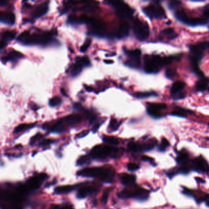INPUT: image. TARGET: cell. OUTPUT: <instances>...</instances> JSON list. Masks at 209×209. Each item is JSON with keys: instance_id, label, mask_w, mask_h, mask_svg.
Returning a JSON list of instances; mask_svg holds the SVG:
<instances>
[{"instance_id": "23", "label": "cell", "mask_w": 209, "mask_h": 209, "mask_svg": "<svg viewBox=\"0 0 209 209\" xmlns=\"http://www.w3.org/2000/svg\"><path fill=\"white\" fill-rule=\"evenodd\" d=\"M130 31V27L126 23H123L119 26L117 33V36L118 38H123L128 36Z\"/></svg>"}, {"instance_id": "6", "label": "cell", "mask_w": 209, "mask_h": 209, "mask_svg": "<svg viewBox=\"0 0 209 209\" xmlns=\"http://www.w3.org/2000/svg\"><path fill=\"white\" fill-rule=\"evenodd\" d=\"M104 3L112 7L122 17H130L134 13L133 9L123 0H104Z\"/></svg>"}, {"instance_id": "43", "label": "cell", "mask_w": 209, "mask_h": 209, "mask_svg": "<svg viewBox=\"0 0 209 209\" xmlns=\"http://www.w3.org/2000/svg\"><path fill=\"white\" fill-rule=\"evenodd\" d=\"M43 136L40 133H37L36 135H35L34 137H33L30 141V144L33 145L34 144L36 143V142L39 140V139H40Z\"/></svg>"}, {"instance_id": "21", "label": "cell", "mask_w": 209, "mask_h": 209, "mask_svg": "<svg viewBox=\"0 0 209 209\" xmlns=\"http://www.w3.org/2000/svg\"><path fill=\"white\" fill-rule=\"evenodd\" d=\"M49 11V6L47 3H43L38 6L33 12V16L34 18H37L45 15Z\"/></svg>"}, {"instance_id": "12", "label": "cell", "mask_w": 209, "mask_h": 209, "mask_svg": "<svg viewBox=\"0 0 209 209\" xmlns=\"http://www.w3.org/2000/svg\"><path fill=\"white\" fill-rule=\"evenodd\" d=\"M90 60L87 56L78 57L76 58L75 63H74L71 68V75L73 77L78 75L82 71L83 68L90 65Z\"/></svg>"}, {"instance_id": "50", "label": "cell", "mask_w": 209, "mask_h": 209, "mask_svg": "<svg viewBox=\"0 0 209 209\" xmlns=\"http://www.w3.org/2000/svg\"><path fill=\"white\" fill-rule=\"evenodd\" d=\"M195 179H196V180L197 182H198L199 183H204V180H203V179H202L201 178H199V177H196V178H195Z\"/></svg>"}, {"instance_id": "36", "label": "cell", "mask_w": 209, "mask_h": 209, "mask_svg": "<svg viewBox=\"0 0 209 209\" xmlns=\"http://www.w3.org/2000/svg\"><path fill=\"white\" fill-rule=\"evenodd\" d=\"M126 53L130 58H139L141 55V51L139 49H135L132 50H126Z\"/></svg>"}, {"instance_id": "17", "label": "cell", "mask_w": 209, "mask_h": 209, "mask_svg": "<svg viewBox=\"0 0 209 209\" xmlns=\"http://www.w3.org/2000/svg\"><path fill=\"white\" fill-rule=\"evenodd\" d=\"M195 112L180 106H176L174 110L171 113V116H176V117L182 118H187L188 114H193Z\"/></svg>"}, {"instance_id": "30", "label": "cell", "mask_w": 209, "mask_h": 209, "mask_svg": "<svg viewBox=\"0 0 209 209\" xmlns=\"http://www.w3.org/2000/svg\"><path fill=\"white\" fill-rule=\"evenodd\" d=\"M157 94L155 92L150 91V92H136L134 94V96L138 99H144L153 96H157Z\"/></svg>"}, {"instance_id": "37", "label": "cell", "mask_w": 209, "mask_h": 209, "mask_svg": "<svg viewBox=\"0 0 209 209\" xmlns=\"http://www.w3.org/2000/svg\"><path fill=\"white\" fill-rule=\"evenodd\" d=\"M89 162H90V157L87 155H83L80 157L78 160H77V165L80 166L84 165L89 163Z\"/></svg>"}, {"instance_id": "25", "label": "cell", "mask_w": 209, "mask_h": 209, "mask_svg": "<svg viewBox=\"0 0 209 209\" xmlns=\"http://www.w3.org/2000/svg\"><path fill=\"white\" fill-rule=\"evenodd\" d=\"M75 188V186L73 185H64V186H61V187H58L55 188V192L57 194L62 195V194H67L70 192H72Z\"/></svg>"}, {"instance_id": "9", "label": "cell", "mask_w": 209, "mask_h": 209, "mask_svg": "<svg viewBox=\"0 0 209 209\" xmlns=\"http://www.w3.org/2000/svg\"><path fill=\"white\" fill-rule=\"evenodd\" d=\"M190 168L200 173H209V164L202 155H199L191 161Z\"/></svg>"}, {"instance_id": "39", "label": "cell", "mask_w": 209, "mask_h": 209, "mask_svg": "<svg viewBox=\"0 0 209 209\" xmlns=\"http://www.w3.org/2000/svg\"><path fill=\"white\" fill-rule=\"evenodd\" d=\"M165 75L169 79H173L177 75V71L174 68H168L165 72Z\"/></svg>"}, {"instance_id": "27", "label": "cell", "mask_w": 209, "mask_h": 209, "mask_svg": "<svg viewBox=\"0 0 209 209\" xmlns=\"http://www.w3.org/2000/svg\"><path fill=\"white\" fill-rule=\"evenodd\" d=\"M136 177L134 175L124 174L121 177V181L124 185H131L135 182Z\"/></svg>"}, {"instance_id": "26", "label": "cell", "mask_w": 209, "mask_h": 209, "mask_svg": "<svg viewBox=\"0 0 209 209\" xmlns=\"http://www.w3.org/2000/svg\"><path fill=\"white\" fill-rule=\"evenodd\" d=\"M16 36V32L14 31H5L0 34L1 40L5 42H8L13 40Z\"/></svg>"}, {"instance_id": "40", "label": "cell", "mask_w": 209, "mask_h": 209, "mask_svg": "<svg viewBox=\"0 0 209 209\" xmlns=\"http://www.w3.org/2000/svg\"><path fill=\"white\" fill-rule=\"evenodd\" d=\"M119 126V122L115 119H112L109 122V128L112 130H116Z\"/></svg>"}, {"instance_id": "46", "label": "cell", "mask_w": 209, "mask_h": 209, "mask_svg": "<svg viewBox=\"0 0 209 209\" xmlns=\"http://www.w3.org/2000/svg\"><path fill=\"white\" fill-rule=\"evenodd\" d=\"M108 196H109V193L108 192H105L104 194L103 195V196H102V202L104 204L106 203V202L108 201Z\"/></svg>"}, {"instance_id": "52", "label": "cell", "mask_w": 209, "mask_h": 209, "mask_svg": "<svg viewBox=\"0 0 209 209\" xmlns=\"http://www.w3.org/2000/svg\"><path fill=\"white\" fill-rule=\"evenodd\" d=\"M6 209H20V208H19V207H17V206H14V207H11V208L8 207V208H6Z\"/></svg>"}, {"instance_id": "56", "label": "cell", "mask_w": 209, "mask_h": 209, "mask_svg": "<svg viewBox=\"0 0 209 209\" xmlns=\"http://www.w3.org/2000/svg\"><path fill=\"white\" fill-rule=\"evenodd\" d=\"M207 91H208V92H209V87H208V89H207Z\"/></svg>"}, {"instance_id": "58", "label": "cell", "mask_w": 209, "mask_h": 209, "mask_svg": "<svg viewBox=\"0 0 209 209\" xmlns=\"http://www.w3.org/2000/svg\"><path fill=\"white\" fill-rule=\"evenodd\" d=\"M208 126H209V122H208Z\"/></svg>"}, {"instance_id": "11", "label": "cell", "mask_w": 209, "mask_h": 209, "mask_svg": "<svg viewBox=\"0 0 209 209\" xmlns=\"http://www.w3.org/2000/svg\"><path fill=\"white\" fill-rule=\"evenodd\" d=\"M149 192L144 189L139 188L134 191L124 190L118 194V197L122 199L135 198L138 199H146L148 198Z\"/></svg>"}, {"instance_id": "53", "label": "cell", "mask_w": 209, "mask_h": 209, "mask_svg": "<svg viewBox=\"0 0 209 209\" xmlns=\"http://www.w3.org/2000/svg\"><path fill=\"white\" fill-rule=\"evenodd\" d=\"M99 127H100V125H97L95 126L94 128H93V130H94H94L96 131V130H98V128H99Z\"/></svg>"}, {"instance_id": "45", "label": "cell", "mask_w": 209, "mask_h": 209, "mask_svg": "<svg viewBox=\"0 0 209 209\" xmlns=\"http://www.w3.org/2000/svg\"><path fill=\"white\" fill-rule=\"evenodd\" d=\"M89 133V130H83V131L79 133L76 136L75 138H83L84 136H86V135H87Z\"/></svg>"}, {"instance_id": "51", "label": "cell", "mask_w": 209, "mask_h": 209, "mask_svg": "<svg viewBox=\"0 0 209 209\" xmlns=\"http://www.w3.org/2000/svg\"><path fill=\"white\" fill-rule=\"evenodd\" d=\"M106 64H112L113 63V61H112V60H105V61H104Z\"/></svg>"}, {"instance_id": "4", "label": "cell", "mask_w": 209, "mask_h": 209, "mask_svg": "<svg viewBox=\"0 0 209 209\" xmlns=\"http://www.w3.org/2000/svg\"><path fill=\"white\" fill-rule=\"evenodd\" d=\"M189 60L192 68L199 67V62L206 52L209 53V41H204L190 46Z\"/></svg>"}, {"instance_id": "42", "label": "cell", "mask_w": 209, "mask_h": 209, "mask_svg": "<svg viewBox=\"0 0 209 209\" xmlns=\"http://www.w3.org/2000/svg\"><path fill=\"white\" fill-rule=\"evenodd\" d=\"M127 169L130 171H135L139 169V166L135 163H128L127 165Z\"/></svg>"}, {"instance_id": "13", "label": "cell", "mask_w": 209, "mask_h": 209, "mask_svg": "<svg viewBox=\"0 0 209 209\" xmlns=\"http://www.w3.org/2000/svg\"><path fill=\"white\" fill-rule=\"evenodd\" d=\"M166 108L167 105L165 103H148L147 111L151 117L155 119H159L163 116V115L161 114V111L163 110H165V109H166Z\"/></svg>"}, {"instance_id": "34", "label": "cell", "mask_w": 209, "mask_h": 209, "mask_svg": "<svg viewBox=\"0 0 209 209\" xmlns=\"http://www.w3.org/2000/svg\"><path fill=\"white\" fill-rule=\"evenodd\" d=\"M170 146V143L169 141L166 138H163L161 139V143L159 146V150L161 152H164L166 150V149Z\"/></svg>"}, {"instance_id": "38", "label": "cell", "mask_w": 209, "mask_h": 209, "mask_svg": "<svg viewBox=\"0 0 209 209\" xmlns=\"http://www.w3.org/2000/svg\"><path fill=\"white\" fill-rule=\"evenodd\" d=\"M62 102L61 99L59 97H54L52 98L50 101H49V105L52 107H55L56 106L59 105H60Z\"/></svg>"}, {"instance_id": "15", "label": "cell", "mask_w": 209, "mask_h": 209, "mask_svg": "<svg viewBox=\"0 0 209 209\" xmlns=\"http://www.w3.org/2000/svg\"><path fill=\"white\" fill-rule=\"evenodd\" d=\"M93 18L86 16H71L68 18L67 22L70 24L80 25V24H90Z\"/></svg>"}, {"instance_id": "35", "label": "cell", "mask_w": 209, "mask_h": 209, "mask_svg": "<svg viewBox=\"0 0 209 209\" xmlns=\"http://www.w3.org/2000/svg\"><path fill=\"white\" fill-rule=\"evenodd\" d=\"M182 3L179 0H169L168 2V5L170 9L175 10L180 6Z\"/></svg>"}, {"instance_id": "14", "label": "cell", "mask_w": 209, "mask_h": 209, "mask_svg": "<svg viewBox=\"0 0 209 209\" xmlns=\"http://www.w3.org/2000/svg\"><path fill=\"white\" fill-rule=\"evenodd\" d=\"M176 161L180 166L189 165L190 160V154L188 152L186 149H183L182 150L177 152Z\"/></svg>"}, {"instance_id": "31", "label": "cell", "mask_w": 209, "mask_h": 209, "mask_svg": "<svg viewBox=\"0 0 209 209\" xmlns=\"http://www.w3.org/2000/svg\"><path fill=\"white\" fill-rule=\"evenodd\" d=\"M34 127H35V124H20L19 125H18L14 130V133L15 134L25 131L26 130H30L32 128H33Z\"/></svg>"}, {"instance_id": "55", "label": "cell", "mask_w": 209, "mask_h": 209, "mask_svg": "<svg viewBox=\"0 0 209 209\" xmlns=\"http://www.w3.org/2000/svg\"><path fill=\"white\" fill-rule=\"evenodd\" d=\"M205 139H206L207 141H209V138H206Z\"/></svg>"}, {"instance_id": "49", "label": "cell", "mask_w": 209, "mask_h": 209, "mask_svg": "<svg viewBox=\"0 0 209 209\" xmlns=\"http://www.w3.org/2000/svg\"><path fill=\"white\" fill-rule=\"evenodd\" d=\"M8 0H0V6H5L7 4Z\"/></svg>"}, {"instance_id": "5", "label": "cell", "mask_w": 209, "mask_h": 209, "mask_svg": "<svg viewBox=\"0 0 209 209\" xmlns=\"http://www.w3.org/2000/svg\"><path fill=\"white\" fill-rule=\"evenodd\" d=\"M121 154L122 152L120 149L105 145H97L90 152V157L98 160H103L109 157H118Z\"/></svg>"}, {"instance_id": "59", "label": "cell", "mask_w": 209, "mask_h": 209, "mask_svg": "<svg viewBox=\"0 0 209 209\" xmlns=\"http://www.w3.org/2000/svg\"><path fill=\"white\" fill-rule=\"evenodd\" d=\"M33 1H34V0H33Z\"/></svg>"}, {"instance_id": "54", "label": "cell", "mask_w": 209, "mask_h": 209, "mask_svg": "<svg viewBox=\"0 0 209 209\" xmlns=\"http://www.w3.org/2000/svg\"><path fill=\"white\" fill-rule=\"evenodd\" d=\"M152 1H154V2H155L156 3H158V2L160 1V0H152Z\"/></svg>"}, {"instance_id": "7", "label": "cell", "mask_w": 209, "mask_h": 209, "mask_svg": "<svg viewBox=\"0 0 209 209\" xmlns=\"http://www.w3.org/2000/svg\"><path fill=\"white\" fill-rule=\"evenodd\" d=\"M133 33L139 41H144L149 36V27L147 23L140 20H136L133 23Z\"/></svg>"}, {"instance_id": "8", "label": "cell", "mask_w": 209, "mask_h": 209, "mask_svg": "<svg viewBox=\"0 0 209 209\" xmlns=\"http://www.w3.org/2000/svg\"><path fill=\"white\" fill-rule=\"evenodd\" d=\"M143 12L150 19H161L166 17L163 8L158 4L147 6L143 9Z\"/></svg>"}, {"instance_id": "1", "label": "cell", "mask_w": 209, "mask_h": 209, "mask_svg": "<svg viewBox=\"0 0 209 209\" xmlns=\"http://www.w3.org/2000/svg\"><path fill=\"white\" fill-rule=\"evenodd\" d=\"M181 57V55L168 57H161L158 55L147 56L144 61V71L148 74H157L162 67L171 64L173 61H179Z\"/></svg>"}, {"instance_id": "2", "label": "cell", "mask_w": 209, "mask_h": 209, "mask_svg": "<svg viewBox=\"0 0 209 209\" xmlns=\"http://www.w3.org/2000/svg\"><path fill=\"white\" fill-rule=\"evenodd\" d=\"M53 35L52 32L31 33L26 31L19 36L17 40L26 45H46L52 42Z\"/></svg>"}, {"instance_id": "41", "label": "cell", "mask_w": 209, "mask_h": 209, "mask_svg": "<svg viewBox=\"0 0 209 209\" xmlns=\"http://www.w3.org/2000/svg\"><path fill=\"white\" fill-rule=\"evenodd\" d=\"M90 43H91V40L89 39H87L84 43V44L81 46L80 48L81 52H85L89 49V47L90 45Z\"/></svg>"}, {"instance_id": "57", "label": "cell", "mask_w": 209, "mask_h": 209, "mask_svg": "<svg viewBox=\"0 0 209 209\" xmlns=\"http://www.w3.org/2000/svg\"><path fill=\"white\" fill-rule=\"evenodd\" d=\"M23 1H24V2H26V1H27V0H23Z\"/></svg>"}, {"instance_id": "22", "label": "cell", "mask_w": 209, "mask_h": 209, "mask_svg": "<svg viewBox=\"0 0 209 209\" xmlns=\"http://www.w3.org/2000/svg\"><path fill=\"white\" fill-rule=\"evenodd\" d=\"M82 118L78 114H72L66 116L62 121L68 124L69 125H75L80 123L81 121Z\"/></svg>"}, {"instance_id": "10", "label": "cell", "mask_w": 209, "mask_h": 209, "mask_svg": "<svg viewBox=\"0 0 209 209\" xmlns=\"http://www.w3.org/2000/svg\"><path fill=\"white\" fill-rule=\"evenodd\" d=\"M186 84L182 81L174 83L170 89V94L172 99L174 100H182L186 97V93L183 91Z\"/></svg>"}, {"instance_id": "28", "label": "cell", "mask_w": 209, "mask_h": 209, "mask_svg": "<svg viewBox=\"0 0 209 209\" xmlns=\"http://www.w3.org/2000/svg\"><path fill=\"white\" fill-rule=\"evenodd\" d=\"M161 36H163L164 37H166L168 39L173 40L176 39L178 35L176 33V31L173 28H166L165 29L160 33Z\"/></svg>"}, {"instance_id": "3", "label": "cell", "mask_w": 209, "mask_h": 209, "mask_svg": "<svg viewBox=\"0 0 209 209\" xmlns=\"http://www.w3.org/2000/svg\"><path fill=\"white\" fill-rule=\"evenodd\" d=\"M79 176L93 177L100 179L105 183H111L114 179V172L112 169L105 167L87 168L77 173Z\"/></svg>"}, {"instance_id": "24", "label": "cell", "mask_w": 209, "mask_h": 209, "mask_svg": "<svg viewBox=\"0 0 209 209\" xmlns=\"http://www.w3.org/2000/svg\"><path fill=\"white\" fill-rule=\"evenodd\" d=\"M49 128L51 132L55 133H62L65 130V127L63 124V121L62 120L56 122Z\"/></svg>"}, {"instance_id": "48", "label": "cell", "mask_w": 209, "mask_h": 209, "mask_svg": "<svg viewBox=\"0 0 209 209\" xmlns=\"http://www.w3.org/2000/svg\"><path fill=\"white\" fill-rule=\"evenodd\" d=\"M142 158L144 161H149V162H153L154 161V160H153V159L152 158L149 157L147 156H143L142 157Z\"/></svg>"}, {"instance_id": "20", "label": "cell", "mask_w": 209, "mask_h": 209, "mask_svg": "<svg viewBox=\"0 0 209 209\" xmlns=\"http://www.w3.org/2000/svg\"><path fill=\"white\" fill-rule=\"evenodd\" d=\"M196 90L198 92H204L207 90L209 87V78L205 77L200 78L196 83Z\"/></svg>"}, {"instance_id": "33", "label": "cell", "mask_w": 209, "mask_h": 209, "mask_svg": "<svg viewBox=\"0 0 209 209\" xmlns=\"http://www.w3.org/2000/svg\"><path fill=\"white\" fill-rule=\"evenodd\" d=\"M103 140L104 142L112 144V145H118L119 143V140L116 137L114 136H105L103 137Z\"/></svg>"}, {"instance_id": "16", "label": "cell", "mask_w": 209, "mask_h": 209, "mask_svg": "<svg viewBox=\"0 0 209 209\" xmlns=\"http://www.w3.org/2000/svg\"><path fill=\"white\" fill-rule=\"evenodd\" d=\"M23 57H24V55L21 53L15 50H12L6 56L2 57L1 60L4 64H6L7 62H16Z\"/></svg>"}, {"instance_id": "18", "label": "cell", "mask_w": 209, "mask_h": 209, "mask_svg": "<svg viewBox=\"0 0 209 209\" xmlns=\"http://www.w3.org/2000/svg\"><path fill=\"white\" fill-rule=\"evenodd\" d=\"M15 21V16L12 12H0V22L7 25H13Z\"/></svg>"}, {"instance_id": "32", "label": "cell", "mask_w": 209, "mask_h": 209, "mask_svg": "<svg viewBox=\"0 0 209 209\" xmlns=\"http://www.w3.org/2000/svg\"><path fill=\"white\" fill-rule=\"evenodd\" d=\"M200 18L204 21L205 25L209 22V4L204 7L202 12V15Z\"/></svg>"}, {"instance_id": "19", "label": "cell", "mask_w": 209, "mask_h": 209, "mask_svg": "<svg viewBox=\"0 0 209 209\" xmlns=\"http://www.w3.org/2000/svg\"><path fill=\"white\" fill-rule=\"evenodd\" d=\"M97 191V189L94 187H90V186H86L80 188L77 194V198L79 199H83L86 198L90 195L94 193Z\"/></svg>"}, {"instance_id": "44", "label": "cell", "mask_w": 209, "mask_h": 209, "mask_svg": "<svg viewBox=\"0 0 209 209\" xmlns=\"http://www.w3.org/2000/svg\"><path fill=\"white\" fill-rule=\"evenodd\" d=\"M53 143V141L51 140V139H45V140L40 143V146H47L52 144Z\"/></svg>"}, {"instance_id": "29", "label": "cell", "mask_w": 209, "mask_h": 209, "mask_svg": "<svg viewBox=\"0 0 209 209\" xmlns=\"http://www.w3.org/2000/svg\"><path fill=\"white\" fill-rule=\"evenodd\" d=\"M157 144V141L155 139H151V140L144 143V144L141 145V151H148L153 149Z\"/></svg>"}, {"instance_id": "47", "label": "cell", "mask_w": 209, "mask_h": 209, "mask_svg": "<svg viewBox=\"0 0 209 209\" xmlns=\"http://www.w3.org/2000/svg\"><path fill=\"white\" fill-rule=\"evenodd\" d=\"M7 45V43L3 41L2 40L0 39V50L3 49L5 47H6V46Z\"/></svg>"}]
</instances>
